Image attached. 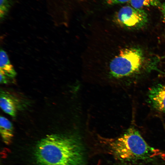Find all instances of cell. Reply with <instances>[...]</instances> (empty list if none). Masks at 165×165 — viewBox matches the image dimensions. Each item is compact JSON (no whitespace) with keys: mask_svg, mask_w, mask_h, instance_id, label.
<instances>
[{"mask_svg":"<svg viewBox=\"0 0 165 165\" xmlns=\"http://www.w3.org/2000/svg\"><path fill=\"white\" fill-rule=\"evenodd\" d=\"M37 162L43 165H83L84 151L76 136L47 135L37 143L35 150Z\"/></svg>","mask_w":165,"mask_h":165,"instance_id":"6da1fadb","label":"cell"},{"mask_svg":"<svg viewBox=\"0 0 165 165\" xmlns=\"http://www.w3.org/2000/svg\"><path fill=\"white\" fill-rule=\"evenodd\" d=\"M108 146L117 158L124 161H146L165 158V154L149 145L133 127L109 142Z\"/></svg>","mask_w":165,"mask_h":165,"instance_id":"7a4b0ae2","label":"cell"},{"mask_svg":"<svg viewBox=\"0 0 165 165\" xmlns=\"http://www.w3.org/2000/svg\"><path fill=\"white\" fill-rule=\"evenodd\" d=\"M144 60L143 52L140 48L123 49L111 61L110 64L111 73L116 78L135 74L139 72Z\"/></svg>","mask_w":165,"mask_h":165,"instance_id":"3957f363","label":"cell"},{"mask_svg":"<svg viewBox=\"0 0 165 165\" xmlns=\"http://www.w3.org/2000/svg\"><path fill=\"white\" fill-rule=\"evenodd\" d=\"M115 20L122 27L137 30L146 25L148 16L146 13L142 9L127 6L121 8L116 13Z\"/></svg>","mask_w":165,"mask_h":165,"instance_id":"277c9868","label":"cell"},{"mask_svg":"<svg viewBox=\"0 0 165 165\" xmlns=\"http://www.w3.org/2000/svg\"><path fill=\"white\" fill-rule=\"evenodd\" d=\"M0 106L6 113L13 117L16 116L17 111L22 107L21 101L14 94L1 90Z\"/></svg>","mask_w":165,"mask_h":165,"instance_id":"5b68a950","label":"cell"},{"mask_svg":"<svg viewBox=\"0 0 165 165\" xmlns=\"http://www.w3.org/2000/svg\"><path fill=\"white\" fill-rule=\"evenodd\" d=\"M148 101L156 110L165 113V84H158L149 90Z\"/></svg>","mask_w":165,"mask_h":165,"instance_id":"8992f818","label":"cell"},{"mask_svg":"<svg viewBox=\"0 0 165 165\" xmlns=\"http://www.w3.org/2000/svg\"><path fill=\"white\" fill-rule=\"evenodd\" d=\"M16 74L13 66L11 64L6 53L3 50L0 52V75L1 84L11 82Z\"/></svg>","mask_w":165,"mask_h":165,"instance_id":"52a82bcc","label":"cell"},{"mask_svg":"<svg viewBox=\"0 0 165 165\" xmlns=\"http://www.w3.org/2000/svg\"><path fill=\"white\" fill-rule=\"evenodd\" d=\"M0 133L4 142L10 144L13 137V126L9 119L2 116L0 118Z\"/></svg>","mask_w":165,"mask_h":165,"instance_id":"ba28073f","label":"cell"},{"mask_svg":"<svg viewBox=\"0 0 165 165\" xmlns=\"http://www.w3.org/2000/svg\"><path fill=\"white\" fill-rule=\"evenodd\" d=\"M129 2L131 6L139 9L146 7L157 6L159 4V0H130Z\"/></svg>","mask_w":165,"mask_h":165,"instance_id":"9c48e42d","label":"cell"},{"mask_svg":"<svg viewBox=\"0 0 165 165\" xmlns=\"http://www.w3.org/2000/svg\"><path fill=\"white\" fill-rule=\"evenodd\" d=\"M10 0H0V16L1 19L3 18L7 13L11 6Z\"/></svg>","mask_w":165,"mask_h":165,"instance_id":"30bf717a","label":"cell"},{"mask_svg":"<svg viewBox=\"0 0 165 165\" xmlns=\"http://www.w3.org/2000/svg\"><path fill=\"white\" fill-rule=\"evenodd\" d=\"M130 1V0H107V2L108 4L110 5H115L123 3Z\"/></svg>","mask_w":165,"mask_h":165,"instance_id":"8fae6325","label":"cell"},{"mask_svg":"<svg viewBox=\"0 0 165 165\" xmlns=\"http://www.w3.org/2000/svg\"><path fill=\"white\" fill-rule=\"evenodd\" d=\"M160 11L163 21L165 22V2L160 7Z\"/></svg>","mask_w":165,"mask_h":165,"instance_id":"7c38bea8","label":"cell"},{"mask_svg":"<svg viewBox=\"0 0 165 165\" xmlns=\"http://www.w3.org/2000/svg\"><path fill=\"white\" fill-rule=\"evenodd\" d=\"M125 165V164H124V165Z\"/></svg>","mask_w":165,"mask_h":165,"instance_id":"4fadbf2b","label":"cell"}]
</instances>
